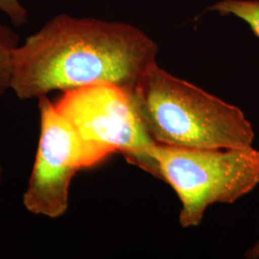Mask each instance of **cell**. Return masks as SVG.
I'll list each match as a JSON object with an SVG mask.
<instances>
[{
  "instance_id": "obj_1",
  "label": "cell",
  "mask_w": 259,
  "mask_h": 259,
  "mask_svg": "<svg viewBox=\"0 0 259 259\" xmlns=\"http://www.w3.org/2000/svg\"><path fill=\"white\" fill-rule=\"evenodd\" d=\"M157 53L129 23L60 14L17 48L11 91L24 101L98 83L134 90Z\"/></svg>"
},
{
  "instance_id": "obj_8",
  "label": "cell",
  "mask_w": 259,
  "mask_h": 259,
  "mask_svg": "<svg viewBox=\"0 0 259 259\" xmlns=\"http://www.w3.org/2000/svg\"><path fill=\"white\" fill-rule=\"evenodd\" d=\"M2 11L15 26H21L27 22L28 12L19 0H0Z\"/></svg>"
},
{
  "instance_id": "obj_5",
  "label": "cell",
  "mask_w": 259,
  "mask_h": 259,
  "mask_svg": "<svg viewBox=\"0 0 259 259\" xmlns=\"http://www.w3.org/2000/svg\"><path fill=\"white\" fill-rule=\"evenodd\" d=\"M39 138L22 204L28 212L57 219L69 207L75 174L85 168L83 147L73 127L48 96L37 99Z\"/></svg>"
},
{
  "instance_id": "obj_9",
  "label": "cell",
  "mask_w": 259,
  "mask_h": 259,
  "mask_svg": "<svg viewBox=\"0 0 259 259\" xmlns=\"http://www.w3.org/2000/svg\"><path fill=\"white\" fill-rule=\"evenodd\" d=\"M259 228V223H258ZM246 257L250 259L259 258V238L257 242L246 252Z\"/></svg>"
},
{
  "instance_id": "obj_3",
  "label": "cell",
  "mask_w": 259,
  "mask_h": 259,
  "mask_svg": "<svg viewBox=\"0 0 259 259\" xmlns=\"http://www.w3.org/2000/svg\"><path fill=\"white\" fill-rule=\"evenodd\" d=\"M141 169L163 180L182 203L184 228L202 222L208 206L233 204L259 185L255 148L189 149L155 144Z\"/></svg>"
},
{
  "instance_id": "obj_2",
  "label": "cell",
  "mask_w": 259,
  "mask_h": 259,
  "mask_svg": "<svg viewBox=\"0 0 259 259\" xmlns=\"http://www.w3.org/2000/svg\"><path fill=\"white\" fill-rule=\"evenodd\" d=\"M139 116L155 143L189 149L251 147L254 131L232 104L150 65L133 90Z\"/></svg>"
},
{
  "instance_id": "obj_10",
  "label": "cell",
  "mask_w": 259,
  "mask_h": 259,
  "mask_svg": "<svg viewBox=\"0 0 259 259\" xmlns=\"http://www.w3.org/2000/svg\"><path fill=\"white\" fill-rule=\"evenodd\" d=\"M2 179H3V167L0 164V184L2 182Z\"/></svg>"
},
{
  "instance_id": "obj_6",
  "label": "cell",
  "mask_w": 259,
  "mask_h": 259,
  "mask_svg": "<svg viewBox=\"0 0 259 259\" xmlns=\"http://www.w3.org/2000/svg\"><path fill=\"white\" fill-rule=\"evenodd\" d=\"M19 45L18 33L0 21V98L12 88L14 59Z\"/></svg>"
},
{
  "instance_id": "obj_7",
  "label": "cell",
  "mask_w": 259,
  "mask_h": 259,
  "mask_svg": "<svg viewBox=\"0 0 259 259\" xmlns=\"http://www.w3.org/2000/svg\"><path fill=\"white\" fill-rule=\"evenodd\" d=\"M207 11L244 20L259 38V0H222L207 8Z\"/></svg>"
},
{
  "instance_id": "obj_4",
  "label": "cell",
  "mask_w": 259,
  "mask_h": 259,
  "mask_svg": "<svg viewBox=\"0 0 259 259\" xmlns=\"http://www.w3.org/2000/svg\"><path fill=\"white\" fill-rule=\"evenodd\" d=\"M54 104L80 139L85 168L112 154H121L131 164L141 167L156 144L139 116L133 90L94 83L63 93Z\"/></svg>"
}]
</instances>
